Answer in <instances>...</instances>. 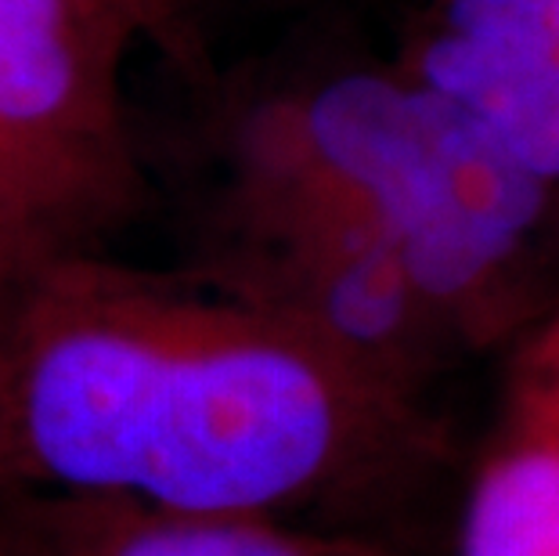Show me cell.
Here are the masks:
<instances>
[{"label": "cell", "mask_w": 559, "mask_h": 556, "mask_svg": "<svg viewBox=\"0 0 559 556\" xmlns=\"http://www.w3.org/2000/svg\"><path fill=\"white\" fill-rule=\"evenodd\" d=\"M80 4L109 19L130 44H148L177 73L199 76L210 69L195 0H80Z\"/></svg>", "instance_id": "obj_7"}, {"label": "cell", "mask_w": 559, "mask_h": 556, "mask_svg": "<svg viewBox=\"0 0 559 556\" xmlns=\"http://www.w3.org/2000/svg\"><path fill=\"white\" fill-rule=\"evenodd\" d=\"M459 556H559V437L542 419H520L484 459Z\"/></svg>", "instance_id": "obj_6"}, {"label": "cell", "mask_w": 559, "mask_h": 556, "mask_svg": "<svg viewBox=\"0 0 559 556\" xmlns=\"http://www.w3.org/2000/svg\"><path fill=\"white\" fill-rule=\"evenodd\" d=\"M0 556H376L289 520L166 510L127 495L0 488Z\"/></svg>", "instance_id": "obj_5"}, {"label": "cell", "mask_w": 559, "mask_h": 556, "mask_svg": "<svg viewBox=\"0 0 559 556\" xmlns=\"http://www.w3.org/2000/svg\"><path fill=\"white\" fill-rule=\"evenodd\" d=\"M235 138L361 210L455 336L495 326L552 203L473 116L397 66H350L271 98Z\"/></svg>", "instance_id": "obj_2"}, {"label": "cell", "mask_w": 559, "mask_h": 556, "mask_svg": "<svg viewBox=\"0 0 559 556\" xmlns=\"http://www.w3.org/2000/svg\"><path fill=\"white\" fill-rule=\"evenodd\" d=\"M195 4H199V8H202V0H195Z\"/></svg>", "instance_id": "obj_8"}, {"label": "cell", "mask_w": 559, "mask_h": 556, "mask_svg": "<svg viewBox=\"0 0 559 556\" xmlns=\"http://www.w3.org/2000/svg\"><path fill=\"white\" fill-rule=\"evenodd\" d=\"M127 47L80 0H0V268L105 250L145 203Z\"/></svg>", "instance_id": "obj_3"}, {"label": "cell", "mask_w": 559, "mask_h": 556, "mask_svg": "<svg viewBox=\"0 0 559 556\" xmlns=\"http://www.w3.org/2000/svg\"><path fill=\"white\" fill-rule=\"evenodd\" d=\"M426 441L412 394L188 268H0V488L293 524L368 499Z\"/></svg>", "instance_id": "obj_1"}, {"label": "cell", "mask_w": 559, "mask_h": 556, "mask_svg": "<svg viewBox=\"0 0 559 556\" xmlns=\"http://www.w3.org/2000/svg\"><path fill=\"white\" fill-rule=\"evenodd\" d=\"M559 188V0H430L394 62Z\"/></svg>", "instance_id": "obj_4"}]
</instances>
